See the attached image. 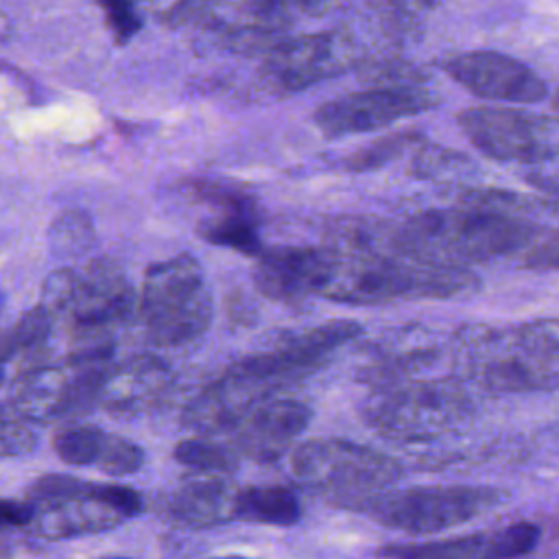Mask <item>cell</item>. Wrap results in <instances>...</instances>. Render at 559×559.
<instances>
[{
  "mask_svg": "<svg viewBox=\"0 0 559 559\" xmlns=\"http://www.w3.org/2000/svg\"><path fill=\"white\" fill-rule=\"evenodd\" d=\"M50 330H52V317L41 304L26 310L9 330L15 354H24V356L41 354L46 349Z\"/></svg>",
  "mask_w": 559,
  "mask_h": 559,
  "instance_id": "27",
  "label": "cell"
},
{
  "mask_svg": "<svg viewBox=\"0 0 559 559\" xmlns=\"http://www.w3.org/2000/svg\"><path fill=\"white\" fill-rule=\"evenodd\" d=\"M236 487L218 474L186 476L166 498V513L186 526L203 528L231 518Z\"/></svg>",
  "mask_w": 559,
  "mask_h": 559,
  "instance_id": "19",
  "label": "cell"
},
{
  "mask_svg": "<svg viewBox=\"0 0 559 559\" xmlns=\"http://www.w3.org/2000/svg\"><path fill=\"white\" fill-rule=\"evenodd\" d=\"M0 312H2V297H0Z\"/></svg>",
  "mask_w": 559,
  "mask_h": 559,
  "instance_id": "34",
  "label": "cell"
},
{
  "mask_svg": "<svg viewBox=\"0 0 559 559\" xmlns=\"http://www.w3.org/2000/svg\"><path fill=\"white\" fill-rule=\"evenodd\" d=\"M288 467L304 489L354 511L367 500L391 491L402 476L395 459L336 437L301 441L293 448Z\"/></svg>",
  "mask_w": 559,
  "mask_h": 559,
  "instance_id": "6",
  "label": "cell"
},
{
  "mask_svg": "<svg viewBox=\"0 0 559 559\" xmlns=\"http://www.w3.org/2000/svg\"><path fill=\"white\" fill-rule=\"evenodd\" d=\"M439 358L441 349L419 336L413 338L411 334H404L380 338L365 349V358L356 369V380L373 386V391L419 380L424 378L421 373L428 371Z\"/></svg>",
  "mask_w": 559,
  "mask_h": 559,
  "instance_id": "18",
  "label": "cell"
},
{
  "mask_svg": "<svg viewBox=\"0 0 559 559\" xmlns=\"http://www.w3.org/2000/svg\"><path fill=\"white\" fill-rule=\"evenodd\" d=\"M393 229L408 251L463 269L500 258H515L524 266L555 231L528 216L465 205L417 212L393 223Z\"/></svg>",
  "mask_w": 559,
  "mask_h": 559,
  "instance_id": "3",
  "label": "cell"
},
{
  "mask_svg": "<svg viewBox=\"0 0 559 559\" xmlns=\"http://www.w3.org/2000/svg\"><path fill=\"white\" fill-rule=\"evenodd\" d=\"M231 518L253 524L293 526L301 518V504L297 493L288 487L251 485L245 489H236Z\"/></svg>",
  "mask_w": 559,
  "mask_h": 559,
  "instance_id": "21",
  "label": "cell"
},
{
  "mask_svg": "<svg viewBox=\"0 0 559 559\" xmlns=\"http://www.w3.org/2000/svg\"><path fill=\"white\" fill-rule=\"evenodd\" d=\"M186 194L212 210L197 227L203 240L251 258L262 253L260 207L251 194L212 179H188Z\"/></svg>",
  "mask_w": 559,
  "mask_h": 559,
  "instance_id": "13",
  "label": "cell"
},
{
  "mask_svg": "<svg viewBox=\"0 0 559 559\" xmlns=\"http://www.w3.org/2000/svg\"><path fill=\"white\" fill-rule=\"evenodd\" d=\"M310 406L297 400L271 397L251 406L223 441L242 459L255 463L277 461L308 428Z\"/></svg>",
  "mask_w": 559,
  "mask_h": 559,
  "instance_id": "14",
  "label": "cell"
},
{
  "mask_svg": "<svg viewBox=\"0 0 559 559\" xmlns=\"http://www.w3.org/2000/svg\"><path fill=\"white\" fill-rule=\"evenodd\" d=\"M356 44L345 31L288 35L262 55L260 76L275 92H297L356 66Z\"/></svg>",
  "mask_w": 559,
  "mask_h": 559,
  "instance_id": "10",
  "label": "cell"
},
{
  "mask_svg": "<svg viewBox=\"0 0 559 559\" xmlns=\"http://www.w3.org/2000/svg\"><path fill=\"white\" fill-rule=\"evenodd\" d=\"M33 424L15 413L7 402H0V459L22 456L35 448Z\"/></svg>",
  "mask_w": 559,
  "mask_h": 559,
  "instance_id": "28",
  "label": "cell"
},
{
  "mask_svg": "<svg viewBox=\"0 0 559 559\" xmlns=\"http://www.w3.org/2000/svg\"><path fill=\"white\" fill-rule=\"evenodd\" d=\"M41 306L70 323L74 347L66 360H111L114 330L133 310V288L124 271L105 258L52 271L44 280Z\"/></svg>",
  "mask_w": 559,
  "mask_h": 559,
  "instance_id": "4",
  "label": "cell"
},
{
  "mask_svg": "<svg viewBox=\"0 0 559 559\" xmlns=\"http://www.w3.org/2000/svg\"><path fill=\"white\" fill-rule=\"evenodd\" d=\"M439 68L467 92L496 103H542L548 83L526 63L496 50H465L448 55Z\"/></svg>",
  "mask_w": 559,
  "mask_h": 559,
  "instance_id": "12",
  "label": "cell"
},
{
  "mask_svg": "<svg viewBox=\"0 0 559 559\" xmlns=\"http://www.w3.org/2000/svg\"><path fill=\"white\" fill-rule=\"evenodd\" d=\"M439 96L424 85L415 87H365L323 103L312 114L314 127L325 138H343L382 129L437 107Z\"/></svg>",
  "mask_w": 559,
  "mask_h": 559,
  "instance_id": "11",
  "label": "cell"
},
{
  "mask_svg": "<svg viewBox=\"0 0 559 559\" xmlns=\"http://www.w3.org/2000/svg\"><path fill=\"white\" fill-rule=\"evenodd\" d=\"M504 491L485 485H432L384 491L356 511L378 524L411 535L441 533L461 526L504 500Z\"/></svg>",
  "mask_w": 559,
  "mask_h": 559,
  "instance_id": "8",
  "label": "cell"
},
{
  "mask_svg": "<svg viewBox=\"0 0 559 559\" xmlns=\"http://www.w3.org/2000/svg\"><path fill=\"white\" fill-rule=\"evenodd\" d=\"M474 411V397L461 380L419 378L376 389L362 404V421L391 441L417 443L459 430Z\"/></svg>",
  "mask_w": 559,
  "mask_h": 559,
  "instance_id": "5",
  "label": "cell"
},
{
  "mask_svg": "<svg viewBox=\"0 0 559 559\" xmlns=\"http://www.w3.org/2000/svg\"><path fill=\"white\" fill-rule=\"evenodd\" d=\"M173 456L177 463L192 467L199 474H231L240 456L218 437H192L175 445Z\"/></svg>",
  "mask_w": 559,
  "mask_h": 559,
  "instance_id": "22",
  "label": "cell"
},
{
  "mask_svg": "<svg viewBox=\"0 0 559 559\" xmlns=\"http://www.w3.org/2000/svg\"><path fill=\"white\" fill-rule=\"evenodd\" d=\"M214 559H247V557H236V555H229V557H214Z\"/></svg>",
  "mask_w": 559,
  "mask_h": 559,
  "instance_id": "32",
  "label": "cell"
},
{
  "mask_svg": "<svg viewBox=\"0 0 559 559\" xmlns=\"http://www.w3.org/2000/svg\"><path fill=\"white\" fill-rule=\"evenodd\" d=\"M26 504L31 507V515L24 528L44 539H66L87 533H100L118 526L122 520L100 502L98 483L87 480H83L81 489L74 496Z\"/></svg>",
  "mask_w": 559,
  "mask_h": 559,
  "instance_id": "17",
  "label": "cell"
},
{
  "mask_svg": "<svg viewBox=\"0 0 559 559\" xmlns=\"http://www.w3.org/2000/svg\"><path fill=\"white\" fill-rule=\"evenodd\" d=\"M50 247L61 258H72L87 251L94 242V227L85 212L66 210L50 225Z\"/></svg>",
  "mask_w": 559,
  "mask_h": 559,
  "instance_id": "25",
  "label": "cell"
},
{
  "mask_svg": "<svg viewBox=\"0 0 559 559\" xmlns=\"http://www.w3.org/2000/svg\"><path fill=\"white\" fill-rule=\"evenodd\" d=\"M356 68L360 81L369 83L371 87H415L426 79L421 68L397 57H380L371 61L360 59Z\"/></svg>",
  "mask_w": 559,
  "mask_h": 559,
  "instance_id": "26",
  "label": "cell"
},
{
  "mask_svg": "<svg viewBox=\"0 0 559 559\" xmlns=\"http://www.w3.org/2000/svg\"><path fill=\"white\" fill-rule=\"evenodd\" d=\"M328 269L319 295L349 306L397 299H454L478 290L472 269L443 264L408 251L391 221L343 216L325 231Z\"/></svg>",
  "mask_w": 559,
  "mask_h": 559,
  "instance_id": "1",
  "label": "cell"
},
{
  "mask_svg": "<svg viewBox=\"0 0 559 559\" xmlns=\"http://www.w3.org/2000/svg\"><path fill=\"white\" fill-rule=\"evenodd\" d=\"M111 432H105L90 424H72L61 428L52 437L57 456L68 465H94L98 467Z\"/></svg>",
  "mask_w": 559,
  "mask_h": 559,
  "instance_id": "24",
  "label": "cell"
},
{
  "mask_svg": "<svg viewBox=\"0 0 559 559\" xmlns=\"http://www.w3.org/2000/svg\"><path fill=\"white\" fill-rule=\"evenodd\" d=\"M0 382H2V371H0Z\"/></svg>",
  "mask_w": 559,
  "mask_h": 559,
  "instance_id": "35",
  "label": "cell"
},
{
  "mask_svg": "<svg viewBox=\"0 0 559 559\" xmlns=\"http://www.w3.org/2000/svg\"><path fill=\"white\" fill-rule=\"evenodd\" d=\"M142 465H144V450L120 435H111L107 450L103 454V461L98 463V469L109 476H129L138 472Z\"/></svg>",
  "mask_w": 559,
  "mask_h": 559,
  "instance_id": "29",
  "label": "cell"
},
{
  "mask_svg": "<svg viewBox=\"0 0 559 559\" xmlns=\"http://www.w3.org/2000/svg\"><path fill=\"white\" fill-rule=\"evenodd\" d=\"M107 17V24L111 28V33L116 35V39L122 44L127 41L142 24L140 15L135 13V9L131 4H118V2H107L100 4Z\"/></svg>",
  "mask_w": 559,
  "mask_h": 559,
  "instance_id": "30",
  "label": "cell"
},
{
  "mask_svg": "<svg viewBox=\"0 0 559 559\" xmlns=\"http://www.w3.org/2000/svg\"><path fill=\"white\" fill-rule=\"evenodd\" d=\"M103 559H127V557H103Z\"/></svg>",
  "mask_w": 559,
  "mask_h": 559,
  "instance_id": "33",
  "label": "cell"
},
{
  "mask_svg": "<svg viewBox=\"0 0 559 559\" xmlns=\"http://www.w3.org/2000/svg\"><path fill=\"white\" fill-rule=\"evenodd\" d=\"M138 317L155 347H181L212 323V293L199 260L179 253L153 262L142 280Z\"/></svg>",
  "mask_w": 559,
  "mask_h": 559,
  "instance_id": "7",
  "label": "cell"
},
{
  "mask_svg": "<svg viewBox=\"0 0 559 559\" xmlns=\"http://www.w3.org/2000/svg\"><path fill=\"white\" fill-rule=\"evenodd\" d=\"M31 515V507L17 500H2L0 498V528L11 526H26Z\"/></svg>",
  "mask_w": 559,
  "mask_h": 559,
  "instance_id": "31",
  "label": "cell"
},
{
  "mask_svg": "<svg viewBox=\"0 0 559 559\" xmlns=\"http://www.w3.org/2000/svg\"><path fill=\"white\" fill-rule=\"evenodd\" d=\"M382 559H518L520 539L504 526L493 533H474L424 544H391L380 548Z\"/></svg>",
  "mask_w": 559,
  "mask_h": 559,
  "instance_id": "20",
  "label": "cell"
},
{
  "mask_svg": "<svg viewBox=\"0 0 559 559\" xmlns=\"http://www.w3.org/2000/svg\"><path fill=\"white\" fill-rule=\"evenodd\" d=\"M325 269L323 247H271L255 258L251 277L255 290L266 299L299 306L319 295Z\"/></svg>",
  "mask_w": 559,
  "mask_h": 559,
  "instance_id": "15",
  "label": "cell"
},
{
  "mask_svg": "<svg viewBox=\"0 0 559 559\" xmlns=\"http://www.w3.org/2000/svg\"><path fill=\"white\" fill-rule=\"evenodd\" d=\"M426 142V138L417 131H397L384 138L373 140L367 146H360L358 151L343 157L341 168L347 173H367L378 170L395 159H400L404 153L419 148Z\"/></svg>",
  "mask_w": 559,
  "mask_h": 559,
  "instance_id": "23",
  "label": "cell"
},
{
  "mask_svg": "<svg viewBox=\"0 0 559 559\" xmlns=\"http://www.w3.org/2000/svg\"><path fill=\"white\" fill-rule=\"evenodd\" d=\"M456 124L478 153L496 162L542 164L557 155V124L548 116L480 105L459 111Z\"/></svg>",
  "mask_w": 559,
  "mask_h": 559,
  "instance_id": "9",
  "label": "cell"
},
{
  "mask_svg": "<svg viewBox=\"0 0 559 559\" xmlns=\"http://www.w3.org/2000/svg\"><path fill=\"white\" fill-rule=\"evenodd\" d=\"M175 373L159 356L140 354L111 365L98 395V404L114 415H140L168 400Z\"/></svg>",
  "mask_w": 559,
  "mask_h": 559,
  "instance_id": "16",
  "label": "cell"
},
{
  "mask_svg": "<svg viewBox=\"0 0 559 559\" xmlns=\"http://www.w3.org/2000/svg\"><path fill=\"white\" fill-rule=\"evenodd\" d=\"M461 378L502 393L552 391L559 378V323L555 317L518 325H463L452 336Z\"/></svg>",
  "mask_w": 559,
  "mask_h": 559,
  "instance_id": "2",
  "label": "cell"
}]
</instances>
